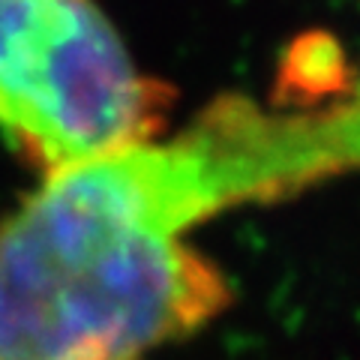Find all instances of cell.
Returning a JSON list of instances; mask_svg holds the SVG:
<instances>
[{
	"label": "cell",
	"instance_id": "cell-1",
	"mask_svg": "<svg viewBox=\"0 0 360 360\" xmlns=\"http://www.w3.org/2000/svg\"><path fill=\"white\" fill-rule=\"evenodd\" d=\"M360 172V94L264 108L219 96L165 144L49 174L0 222V360H150L231 303L184 238Z\"/></svg>",
	"mask_w": 360,
	"mask_h": 360
},
{
	"label": "cell",
	"instance_id": "cell-2",
	"mask_svg": "<svg viewBox=\"0 0 360 360\" xmlns=\"http://www.w3.org/2000/svg\"><path fill=\"white\" fill-rule=\"evenodd\" d=\"M172 103L94 0H0V132L45 177L153 141Z\"/></svg>",
	"mask_w": 360,
	"mask_h": 360
}]
</instances>
